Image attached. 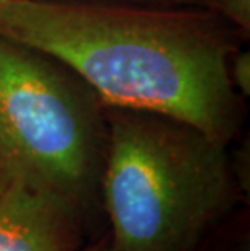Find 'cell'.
<instances>
[{
  "label": "cell",
  "instance_id": "6da1fadb",
  "mask_svg": "<svg viewBox=\"0 0 250 251\" xmlns=\"http://www.w3.org/2000/svg\"><path fill=\"white\" fill-rule=\"evenodd\" d=\"M237 31L215 10L159 3L8 0L0 34L54 55L111 107L148 110L222 144L241 130L229 79Z\"/></svg>",
  "mask_w": 250,
  "mask_h": 251
},
{
  "label": "cell",
  "instance_id": "7a4b0ae2",
  "mask_svg": "<svg viewBox=\"0 0 250 251\" xmlns=\"http://www.w3.org/2000/svg\"><path fill=\"white\" fill-rule=\"evenodd\" d=\"M101 206L117 251H190L232 209L239 181L227 146L148 110L106 105Z\"/></svg>",
  "mask_w": 250,
  "mask_h": 251
},
{
  "label": "cell",
  "instance_id": "3957f363",
  "mask_svg": "<svg viewBox=\"0 0 250 251\" xmlns=\"http://www.w3.org/2000/svg\"><path fill=\"white\" fill-rule=\"evenodd\" d=\"M108 152L106 104L80 75L0 34V165L57 198L83 227L98 217Z\"/></svg>",
  "mask_w": 250,
  "mask_h": 251
},
{
  "label": "cell",
  "instance_id": "277c9868",
  "mask_svg": "<svg viewBox=\"0 0 250 251\" xmlns=\"http://www.w3.org/2000/svg\"><path fill=\"white\" fill-rule=\"evenodd\" d=\"M82 228L62 201L18 178L0 193V251H80Z\"/></svg>",
  "mask_w": 250,
  "mask_h": 251
},
{
  "label": "cell",
  "instance_id": "5b68a950",
  "mask_svg": "<svg viewBox=\"0 0 250 251\" xmlns=\"http://www.w3.org/2000/svg\"><path fill=\"white\" fill-rule=\"evenodd\" d=\"M213 10L241 34L250 31V0H215Z\"/></svg>",
  "mask_w": 250,
  "mask_h": 251
},
{
  "label": "cell",
  "instance_id": "8992f818",
  "mask_svg": "<svg viewBox=\"0 0 250 251\" xmlns=\"http://www.w3.org/2000/svg\"><path fill=\"white\" fill-rule=\"evenodd\" d=\"M229 79L234 89L241 98L250 94V52L247 49H237L229 60Z\"/></svg>",
  "mask_w": 250,
  "mask_h": 251
},
{
  "label": "cell",
  "instance_id": "52a82bcc",
  "mask_svg": "<svg viewBox=\"0 0 250 251\" xmlns=\"http://www.w3.org/2000/svg\"><path fill=\"white\" fill-rule=\"evenodd\" d=\"M36 2H62V3H159V5H187V7H203L211 8L215 0H36Z\"/></svg>",
  "mask_w": 250,
  "mask_h": 251
},
{
  "label": "cell",
  "instance_id": "ba28073f",
  "mask_svg": "<svg viewBox=\"0 0 250 251\" xmlns=\"http://www.w3.org/2000/svg\"><path fill=\"white\" fill-rule=\"evenodd\" d=\"M82 251H117V250H115L111 237H106V238L101 240V242H98L96 245H91V247L84 248Z\"/></svg>",
  "mask_w": 250,
  "mask_h": 251
},
{
  "label": "cell",
  "instance_id": "9c48e42d",
  "mask_svg": "<svg viewBox=\"0 0 250 251\" xmlns=\"http://www.w3.org/2000/svg\"><path fill=\"white\" fill-rule=\"evenodd\" d=\"M7 183H8V177H7V174H5L3 167L0 165V193H2V190L7 186Z\"/></svg>",
  "mask_w": 250,
  "mask_h": 251
},
{
  "label": "cell",
  "instance_id": "30bf717a",
  "mask_svg": "<svg viewBox=\"0 0 250 251\" xmlns=\"http://www.w3.org/2000/svg\"><path fill=\"white\" fill-rule=\"evenodd\" d=\"M7 2H8V0H0V8H2V7H3V5H5V3H7Z\"/></svg>",
  "mask_w": 250,
  "mask_h": 251
},
{
  "label": "cell",
  "instance_id": "8fae6325",
  "mask_svg": "<svg viewBox=\"0 0 250 251\" xmlns=\"http://www.w3.org/2000/svg\"><path fill=\"white\" fill-rule=\"evenodd\" d=\"M241 251H250V250H249V248L246 247V248H244V250H241Z\"/></svg>",
  "mask_w": 250,
  "mask_h": 251
}]
</instances>
